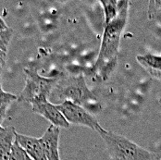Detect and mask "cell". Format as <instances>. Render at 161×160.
<instances>
[{"mask_svg": "<svg viewBox=\"0 0 161 160\" xmlns=\"http://www.w3.org/2000/svg\"><path fill=\"white\" fill-rule=\"evenodd\" d=\"M16 132L13 126H9L0 134V160H9Z\"/></svg>", "mask_w": 161, "mask_h": 160, "instance_id": "cell-10", "label": "cell"}, {"mask_svg": "<svg viewBox=\"0 0 161 160\" xmlns=\"http://www.w3.org/2000/svg\"><path fill=\"white\" fill-rule=\"evenodd\" d=\"M24 73L25 86L18 96V102L32 104L37 99L48 98L59 80V78H47L41 76L37 69L34 68L24 69Z\"/></svg>", "mask_w": 161, "mask_h": 160, "instance_id": "cell-4", "label": "cell"}, {"mask_svg": "<svg viewBox=\"0 0 161 160\" xmlns=\"http://www.w3.org/2000/svg\"><path fill=\"white\" fill-rule=\"evenodd\" d=\"M161 10V0L159 1H150L148 10Z\"/></svg>", "mask_w": 161, "mask_h": 160, "instance_id": "cell-16", "label": "cell"}, {"mask_svg": "<svg viewBox=\"0 0 161 160\" xmlns=\"http://www.w3.org/2000/svg\"><path fill=\"white\" fill-rule=\"evenodd\" d=\"M4 130H5V128H4V127H2V125H0V134L4 131Z\"/></svg>", "mask_w": 161, "mask_h": 160, "instance_id": "cell-20", "label": "cell"}, {"mask_svg": "<svg viewBox=\"0 0 161 160\" xmlns=\"http://www.w3.org/2000/svg\"><path fill=\"white\" fill-rule=\"evenodd\" d=\"M114 160H151L152 153L125 136L102 129L99 132Z\"/></svg>", "mask_w": 161, "mask_h": 160, "instance_id": "cell-2", "label": "cell"}, {"mask_svg": "<svg viewBox=\"0 0 161 160\" xmlns=\"http://www.w3.org/2000/svg\"><path fill=\"white\" fill-rule=\"evenodd\" d=\"M2 91H4V90L2 89V85H1V80H0V92H2Z\"/></svg>", "mask_w": 161, "mask_h": 160, "instance_id": "cell-21", "label": "cell"}, {"mask_svg": "<svg viewBox=\"0 0 161 160\" xmlns=\"http://www.w3.org/2000/svg\"><path fill=\"white\" fill-rule=\"evenodd\" d=\"M51 96L58 102L70 101L77 105L97 102V97L89 89L82 74L69 75L59 79Z\"/></svg>", "mask_w": 161, "mask_h": 160, "instance_id": "cell-3", "label": "cell"}, {"mask_svg": "<svg viewBox=\"0 0 161 160\" xmlns=\"http://www.w3.org/2000/svg\"><path fill=\"white\" fill-rule=\"evenodd\" d=\"M100 4L103 7L105 13V25L116 19L119 10V1L117 0H101Z\"/></svg>", "mask_w": 161, "mask_h": 160, "instance_id": "cell-11", "label": "cell"}, {"mask_svg": "<svg viewBox=\"0 0 161 160\" xmlns=\"http://www.w3.org/2000/svg\"><path fill=\"white\" fill-rule=\"evenodd\" d=\"M151 160H161V150L156 153H152V159Z\"/></svg>", "mask_w": 161, "mask_h": 160, "instance_id": "cell-19", "label": "cell"}, {"mask_svg": "<svg viewBox=\"0 0 161 160\" xmlns=\"http://www.w3.org/2000/svg\"><path fill=\"white\" fill-rule=\"evenodd\" d=\"M8 28H9L7 23L5 22V20L2 19V17L0 16V31H3V30H7Z\"/></svg>", "mask_w": 161, "mask_h": 160, "instance_id": "cell-18", "label": "cell"}, {"mask_svg": "<svg viewBox=\"0 0 161 160\" xmlns=\"http://www.w3.org/2000/svg\"><path fill=\"white\" fill-rule=\"evenodd\" d=\"M32 111L45 119H47L51 125L58 128H69V123L65 119L63 114L58 110L55 104H52L47 98H40L33 101L32 104Z\"/></svg>", "mask_w": 161, "mask_h": 160, "instance_id": "cell-6", "label": "cell"}, {"mask_svg": "<svg viewBox=\"0 0 161 160\" xmlns=\"http://www.w3.org/2000/svg\"><path fill=\"white\" fill-rule=\"evenodd\" d=\"M9 160H33L26 153V151L19 144V143L15 140L13 146H12V150H11V154H10V157Z\"/></svg>", "mask_w": 161, "mask_h": 160, "instance_id": "cell-12", "label": "cell"}, {"mask_svg": "<svg viewBox=\"0 0 161 160\" xmlns=\"http://www.w3.org/2000/svg\"><path fill=\"white\" fill-rule=\"evenodd\" d=\"M13 30L11 28H8L7 30L0 31V50L8 52L9 43L13 36Z\"/></svg>", "mask_w": 161, "mask_h": 160, "instance_id": "cell-13", "label": "cell"}, {"mask_svg": "<svg viewBox=\"0 0 161 160\" xmlns=\"http://www.w3.org/2000/svg\"><path fill=\"white\" fill-rule=\"evenodd\" d=\"M15 140L33 160H47L39 139L16 132Z\"/></svg>", "mask_w": 161, "mask_h": 160, "instance_id": "cell-8", "label": "cell"}, {"mask_svg": "<svg viewBox=\"0 0 161 160\" xmlns=\"http://www.w3.org/2000/svg\"><path fill=\"white\" fill-rule=\"evenodd\" d=\"M56 106L58 110L63 114L65 119L69 124L87 127L97 131V133L103 129L99 124L97 118L80 105L74 104L70 101H64L61 104Z\"/></svg>", "mask_w": 161, "mask_h": 160, "instance_id": "cell-5", "label": "cell"}, {"mask_svg": "<svg viewBox=\"0 0 161 160\" xmlns=\"http://www.w3.org/2000/svg\"><path fill=\"white\" fill-rule=\"evenodd\" d=\"M7 109L8 108H0V125L3 124L5 119L7 118Z\"/></svg>", "mask_w": 161, "mask_h": 160, "instance_id": "cell-17", "label": "cell"}, {"mask_svg": "<svg viewBox=\"0 0 161 160\" xmlns=\"http://www.w3.org/2000/svg\"><path fill=\"white\" fill-rule=\"evenodd\" d=\"M60 129L56 126H49L44 135L39 138L47 160H61L58 151Z\"/></svg>", "mask_w": 161, "mask_h": 160, "instance_id": "cell-7", "label": "cell"}, {"mask_svg": "<svg viewBox=\"0 0 161 160\" xmlns=\"http://www.w3.org/2000/svg\"><path fill=\"white\" fill-rule=\"evenodd\" d=\"M7 56H8V52L0 50V80H1L3 69H4L5 64H6V61H7Z\"/></svg>", "mask_w": 161, "mask_h": 160, "instance_id": "cell-15", "label": "cell"}, {"mask_svg": "<svg viewBox=\"0 0 161 160\" xmlns=\"http://www.w3.org/2000/svg\"><path fill=\"white\" fill-rule=\"evenodd\" d=\"M129 4L128 1H119L117 18L105 25L99 54L95 64V69L103 79L108 78L117 65L120 38L128 20Z\"/></svg>", "mask_w": 161, "mask_h": 160, "instance_id": "cell-1", "label": "cell"}, {"mask_svg": "<svg viewBox=\"0 0 161 160\" xmlns=\"http://www.w3.org/2000/svg\"><path fill=\"white\" fill-rule=\"evenodd\" d=\"M18 101V96L2 91L0 92V108H8L10 106V104L14 101Z\"/></svg>", "mask_w": 161, "mask_h": 160, "instance_id": "cell-14", "label": "cell"}, {"mask_svg": "<svg viewBox=\"0 0 161 160\" xmlns=\"http://www.w3.org/2000/svg\"><path fill=\"white\" fill-rule=\"evenodd\" d=\"M136 59L151 77L161 82V56L152 54L139 55Z\"/></svg>", "mask_w": 161, "mask_h": 160, "instance_id": "cell-9", "label": "cell"}]
</instances>
